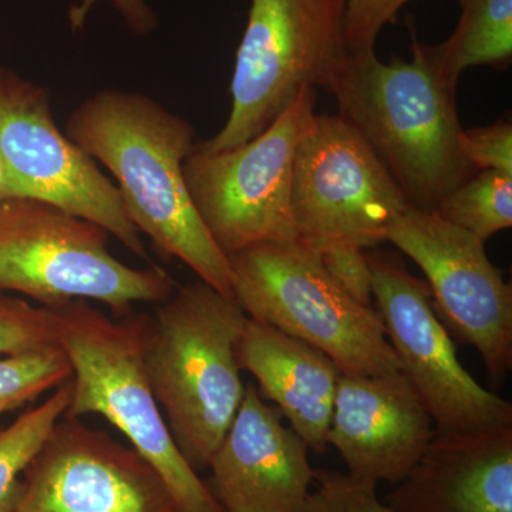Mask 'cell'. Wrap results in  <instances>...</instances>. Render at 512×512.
Masks as SVG:
<instances>
[{
    "label": "cell",
    "mask_w": 512,
    "mask_h": 512,
    "mask_svg": "<svg viewBox=\"0 0 512 512\" xmlns=\"http://www.w3.org/2000/svg\"><path fill=\"white\" fill-rule=\"evenodd\" d=\"M461 154L474 171L493 170L512 175V124L498 120L490 126L463 130Z\"/></svg>",
    "instance_id": "obj_24"
},
{
    "label": "cell",
    "mask_w": 512,
    "mask_h": 512,
    "mask_svg": "<svg viewBox=\"0 0 512 512\" xmlns=\"http://www.w3.org/2000/svg\"><path fill=\"white\" fill-rule=\"evenodd\" d=\"M316 89L303 87L264 133L242 146L185 158L195 210L225 255L296 241L291 187L296 148L315 114Z\"/></svg>",
    "instance_id": "obj_8"
},
{
    "label": "cell",
    "mask_w": 512,
    "mask_h": 512,
    "mask_svg": "<svg viewBox=\"0 0 512 512\" xmlns=\"http://www.w3.org/2000/svg\"><path fill=\"white\" fill-rule=\"evenodd\" d=\"M57 342L52 309L33 306L25 299L0 292V355H16Z\"/></svg>",
    "instance_id": "obj_22"
},
{
    "label": "cell",
    "mask_w": 512,
    "mask_h": 512,
    "mask_svg": "<svg viewBox=\"0 0 512 512\" xmlns=\"http://www.w3.org/2000/svg\"><path fill=\"white\" fill-rule=\"evenodd\" d=\"M2 181H3V168H2V165H0V185H2Z\"/></svg>",
    "instance_id": "obj_28"
},
{
    "label": "cell",
    "mask_w": 512,
    "mask_h": 512,
    "mask_svg": "<svg viewBox=\"0 0 512 512\" xmlns=\"http://www.w3.org/2000/svg\"><path fill=\"white\" fill-rule=\"evenodd\" d=\"M252 383L205 481L225 512H303L315 473L309 447Z\"/></svg>",
    "instance_id": "obj_14"
},
{
    "label": "cell",
    "mask_w": 512,
    "mask_h": 512,
    "mask_svg": "<svg viewBox=\"0 0 512 512\" xmlns=\"http://www.w3.org/2000/svg\"><path fill=\"white\" fill-rule=\"evenodd\" d=\"M237 356L241 370L258 382L259 394L274 404L309 450L325 453L342 376L336 363L308 343L249 318Z\"/></svg>",
    "instance_id": "obj_17"
},
{
    "label": "cell",
    "mask_w": 512,
    "mask_h": 512,
    "mask_svg": "<svg viewBox=\"0 0 512 512\" xmlns=\"http://www.w3.org/2000/svg\"><path fill=\"white\" fill-rule=\"evenodd\" d=\"M12 512H177L133 447L62 417L29 466Z\"/></svg>",
    "instance_id": "obj_13"
},
{
    "label": "cell",
    "mask_w": 512,
    "mask_h": 512,
    "mask_svg": "<svg viewBox=\"0 0 512 512\" xmlns=\"http://www.w3.org/2000/svg\"><path fill=\"white\" fill-rule=\"evenodd\" d=\"M412 37L410 60L383 63L375 47L349 52L328 92L340 119L369 144L410 208L433 212L476 171L461 154L457 87L441 76L433 46Z\"/></svg>",
    "instance_id": "obj_2"
},
{
    "label": "cell",
    "mask_w": 512,
    "mask_h": 512,
    "mask_svg": "<svg viewBox=\"0 0 512 512\" xmlns=\"http://www.w3.org/2000/svg\"><path fill=\"white\" fill-rule=\"evenodd\" d=\"M66 136L109 168L140 234L234 299L228 256L205 228L185 184L184 161L194 150L188 121L144 94L103 90L70 114Z\"/></svg>",
    "instance_id": "obj_1"
},
{
    "label": "cell",
    "mask_w": 512,
    "mask_h": 512,
    "mask_svg": "<svg viewBox=\"0 0 512 512\" xmlns=\"http://www.w3.org/2000/svg\"><path fill=\"white\" fill-rule=\"evenodd\" d=\"M366 258L387 339L436 433L512 424V404L481 386L461 365L453 339L434 311L426 281L414 276L397 252H366Z\"/></svg>",
    "instance_id": "obj_11"
},
{
    "label": "cell",
    "mask_w": 512,
    "mask_h": 512,
    "mask_svg": "<svg viewBox=\"0 0 512 512\" xmlns=\"http://www.w3.org/2000/svg\"><path fill=\"white\" fill-rule=\"evenodd\" d=\"M433 212L485 242L512 227V175L477 171L447 194Z\"/></svg>",
    "instance_id": "obj_20"
},
{
    "label": "cell",
    "mask_w": 512,
    "mask_h": 512,
    "mask_svg": "<svg viewBox=\"0 0 512 512\" xmlns=\"http://www.w3.org/2000/svg\"><path fill=\"white\" fill-rule=\"evenodd\" d=\"M69 357L59 343L0 359V417L35 402L72 379Z\"/></svg>",
    "instance_id": "obj_21"
},
{
    "label": "cell",
    "mask_w": 512,
    "mask_h": 512,
    "mask_svg": "<svg viewBox=\"0 0 512 512\" xmlns=\"http://www.w3.org/2000/svg\"><path fill=\"white\" fill-rule=\"evenodd\" d=\"M346 0H252L231 82L224 128L198 144L207 153L248 143L303 87L328 90L349 55Z\"/></svg>",
    "instance_id": "obj_7"
},
{
    "label": "cell",
    "mask_w": 512,
    "mask_h": 512,
    "mask_svg": "<svg viewBox=\"0 0 512 512\" xmlns=\"http://www.w3.org/2000/svg\"><path fill=\"white\" fill-rule=\"evenodd\" d=\"M291 205L296 241L375 249L409 210L399 185L369 144L338 114H313L293 161Z\"/></svg>",
    "instance_id": "obj_9"
},
{
    "label": "cell",
    "mask_w": 512,
    "mask_h": 512,
    "mask_svg": "<svg viewBox=\"0 0 512 512\" xmlns=\"http://www.w3.org/2000/svg\"><path fill=\"white\" fill-rule=\"evenodd\" d=\"M70 400L72 379L15 423L0 429V512H12L22 487L23 471L69 409Z\"/></svg>",
    "instance_id": "obj_19"
},
{
    "label": "cell",
    "mask_w": 512,
    "mask_h": 512,
    "mask_svg": "<svg viewBox=\"0 0 512 512\" xmlns=\"http://www.w3.org/2000/svg\"><path fill=\"white\" fill-rule=\"evenodd\" d=\"M228 259L234 301L249 319L325 353L342 375L402 372L375 306L350 298L312 249L299 241L259 244Z\"/></svg>",
    "instance_id": "obj_6"
},
{
    "label": "cell",
    "mask_w": 512,
    "mask_h": 512,
    "mask_svg": "<svg viewBox=\"0 0 512 512\" xmlns=\"http://www.w3.org/2000/svg\"><path fill=\"white\" fill-rule=\"evenodd\" d=\"M109 232L52 204L0 201V292L55 309L96 301L124 318L138 303L160 305L174 279L158 266L131 268L109 249Z\"/></svg>",
    "instance_id": "obj_5"
},
{
    "label": "cell",
    "mask_w": 512,
    "mask_h": 512,
    "mask_svg": "<svg viewBox=\"0 0 512 512\" xmlns=\"http://www.w3.org/2000/svg\"><path fill=\"white\" fill-rule=\"evenodd\" d=\"M100 0H82L80 5L70 10V23L74 29L83 28L89 10ZM113 5L126 19L127 25L138 35H146L156 28L157 18L153 9L148 6L147 0H111Z\"/></svg>",
    "instance_id": "obj_27"
},
{
    "label": "cell",
    "mask_w": 512,
    "mask_h": 512,
    "mask_svg": "<svg viewBox=\"0 0 512 512\" xmlns=\"http://www.w3.org/2000/svg\"><path fill=\"white\" fill-rule=\"evenodd\" d=\"M57 342L72 365V400L64 417L99 414L157 471L177 512H225L171 436L144 365L150 316L111 319L87 301L52 309Z\"/></svg>",
    "instance_id": "obj_4"
},
{
    "label": "cell",
    "mask_w": 512,
    "mask_h": 512,
    "mask_svg": "<svg viewBox=\"0 0 512 512\" xmlns=\"http://www.w3.org/2000/svg\"><path fill=\"white\" fill-rule=\"evenodd\" d=\"M461 15L453 35L433 46L443 79L457 87L470 67L508 69L512 60V0H458Z\"/></svg>",
    "instance_id": "obj_18"
},
{
    "label": "cell",
    "mask_w": 512,
    "mask_h": 512,
    "mask_svg": "<svg viewBox=\"0 0 512 512\" xmlns=\"http://www.w3.org/2000/svg\"><path fill=\"white\" fill-rule=\"evenodd\" d=\"M247 319L234 299L198 279L175 288L148 320V382L197 473L208 468L244 397L237 346Z\"/></svg>",
    "instance_id": "obj_3"
},
{
    "label": "cell",
    "mask_w": 512,
    "mask_h": 512,
    "mask_svg": "<svg viewBox=\"0 0 512 512\" xmlns=\"http://www.w3.org/2000/svg\"><path fill=\"white\" fill-rule=\"evenodd\" d=\"M303 512H396L377 495V484L359 480L339 471L315 473V490L311 491Z\"/></svg>",
    "instance_id": "obj_23"
},
{
    "label": "cell",
    "mask_w": 512,
    "mask_h": 512,
    "mask_svg": "<svg viewBox=\"0 0 512 512\" xmlns=\"http://www.w3.org/2000/svg\"><path fill=\"white\" fill-rule=\"evenodd\" d=\"M326 274L339 285L350 298L360 305L373 308L372 271L367 262L365 249L353 245H330L316 252Z\"/></svg>",
    "instance_id": "obj_25"
},
{
    "label": "cell",
    "mask_w": 512,
    "mask_h": 512,
    "mask_svg": "<svg viewBox=\"0 0 512 512\" xmlns=\"http://www.w3.org/2000/svg\"><path fill=\"white\" fill-rule=\"evenodd\" d=\"M433 419L403 372L340 376L326 443L349 476L397 484L433 440Z\"/></svg>",
    "instance_id": "obj_15"
},
{
    "label": "cell",
    "mask_w": 512,
    "mask_h": 512,
    "mask_svg": "<svg viewBox=\"0 0 512 512\" xmlns=\"http://www.w3.org/2000/svg\"><path fill=\"white\" fill-rule=\"evenodd\" d=\"M409 0H346L345 39L349 52L373 49L377 36Z\"/></svg>",
    "instance_id": "obj_26"
},
{
    "label": "cell",
    "mask_w": 512,
    "mask_h": 512,
    "mask_svg": "<svg viewBox=\"0 0 512 512\" xmlns=\"http://www.w3.org/2000/svg\"><path fill=\"white\" fill-rule=\"evenodd\" d=\"M384 503L396 512H512V424L434 434Z\"/></svg>",
    "instance_id": "obj_16"
},
{
    "label": "cell",
    "mask_w": 512,
    "mask_h": 512,
    "mask_svg": "<svg viewBox=\"0 0 512 512\" xmlns=\"http://www.w3.org/2000/svg\"><path fill=\"white\" fill-rule=\"evenodd\" d=\"M387 242L423 271L450 336L477 350L494 386L503 382L512 367V288L488 258L485 242L416 208L397 218Z\"/></svg>",
    "instance_id": "obj_12"
},
{
    "label": "cell",
    "mask_w": 512,
    "mask_h": 512,
    "mask_svg": "<svg viewBox=\"0 0 512 512\" xmlns=\"http://www.w3.org/2000/svg\"><path fill=\"white\" fill-rule=\"evenodd\" d=\"M0 201L55 205L106 229L140 258L141 234L119 190L92 157L57 128L49 92L0 67Z\"/></svg>",
    "instance_id": "obj_10"
}]
</instances>
